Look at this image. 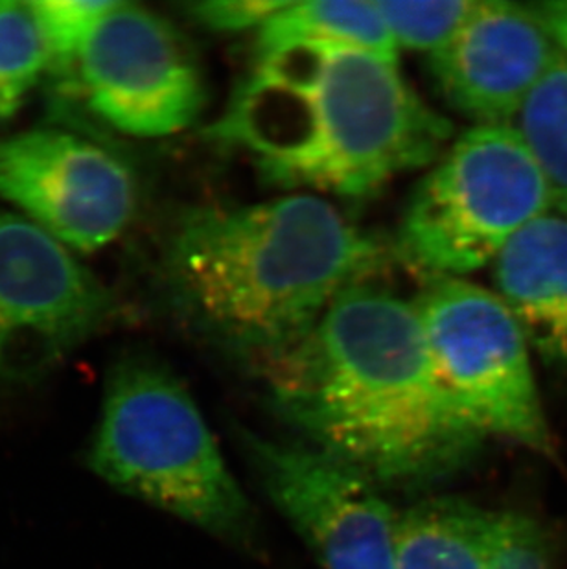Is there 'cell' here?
Masks as SVG:
<instances>
[{
	"instance_id": "obj_1",
	"label": "cell",
	"mask_w": 567,
	"mask_h": 569,
	"mask_svg": "<svg viewBox=\"0 0 567 569\" xmlns=\"http://www.w3.org/2000/svg\"><path fill=\"white\" fill-rule=\"evenodd\" d=\"M258 369L289 425L380 489L445 481L487 441L440 380L412 301L370 280Z\"/></svg>"
},
{
	"instance_id": "obj_2",
	"label": "cell",
	"mask_w": 567,
	"mask_h": 569,
	"mask_svg": "<svg viewBox=\"0 0 567 569\" xmlns=\"http://www.w3.org/2000/svg\"><path fill=\"white\" fill-rule=\"evenodd\" d=\"M210 133L246 153L271 187L359 201L439 161L454 126L397 61L291 41L255 52Z\"/></svg>"
},
{
	"instance_id": "obj_3",
	"label": "cell",
	"mask_w": 567,
	"mask_h": 569,
	"mask_svg": "<svg viewBox=\"0 0 567 569\" xmlns=\"http://www.w3.org/2000/svg\"><path fill=\"white\" fill-rule=\"evenodd\" d=\"M384 249L317 193L198 207L171 227V305L230 355L262 366L297 343L336 297L370 280Z\"/></svg>"
},
{
	"instance_id": "obj_4",
	"label": "cell",
	"mask_w": 567,
	"mask_h": 569,
	"mask_svg": "<svg viewBox=\"0 0 567 569\" xmlns=\"http://www.w3.org/2000/svg\"><path fill=\"white\" fill-rule=\"evenodd\" d=\"M87 465L122 495L241 551L260 546L251 501L201 409L162 361L122 356L109 369Z\"/></svg>"
},
{
	"instance_id": "obj_5",
	"label": "cell",
	"mask_w": 567,
	"mask_h": 569,
	"mask_svg": "<svg viewBox=\"0 0 567 569\" xmlns=\"http://www.w3.org/2000/svg\"><path fill=\"white\" fill-rule=\"evenodd\" d=\"M547 212L549 192L516 128L471 126L418 181L398 251L426 279H465Z\"/></svg>"
},
{
	"instance_id": "obj_6",
	"label": "cell",
	"mask_w": 567,
	"mask_h": 569,
	"mask_svg": "<svg viewBox=\"0 0 567 569\" xmlns=\"http://www.w3.org/2000/svg\"><path fill=\"white\" fill-rule=\"evenodd\" d=\"M412 307L435 369L466 419L487 439L557 462L533 352L501 299L466 279H428Z\"/></svg>"
},
{
	"instance_id": "obj_7",
	"label": "cell",
	"mask_w": 567,
	"mask_h": 569,
	"mask_svg": "<svg viewBox=\"0 0 567 569\" xmlns=\"http://www.w3.org/2000/svg\"><path fill=\"white\" fill-rule=\"evenodd\" d=\"M52 94L61 114L80 103L92 119L137 139L185 131L207 108L203 67L190 41L167 17L126 0L92 24Z\"/></svg>"
},
{
	"instance_id": "obj_8",
	"label": "cell",
	"mask_w": 567,
	"mask_h": 569,
	"mask_svg": "<svg viewBox=\"0 0 567 569\" xmlns=\"http://www.w3.org/2000/svg\"><path fill=\"white\" fill-rule=\"evenodd\" d=\"M115 313L113 293L69 248L0 209V402L49 380Z\"/></svg>"
},
{
	"instance_id": "obj_9",
	"label": "cell",
	"mask_w": 567,
	"mask_h": 569,
	"mask_svg": "<svg viewBox=\"0 0 567 569\" xmlns=\"http://www.w3.org/2000/svg\"><path fill=\"white\" fill-rule=\"evenodd\" d=\"M139 196L131 164L92 134L59 126L0 137V199L70 251L117 242Z\"/></svg>"
},
{
	"instance_id": "obj_10",
	"label": "cell",
	"mask_w": 567,
	"mask_h": 569,
	"mask_svg": "<svg viewBox=\"0 0 567 569\" xmlns=\"http://www.w3.org/2000/svg\"><path fill=\"white\" fill-rule=\"evenodd\" d=\"M258 483L321 569H395L398 515L364 473L325 451L241 431Z\"/></svg>"
},
{
	"instance_id": "obj_11",
	"label": "cell",
	"mask_w": 567,
	"mask_h": 569,
	"mask_svg": "<svg viewBox=\"0 0 567 569\" xmlns=\"http://www.w3.org/2000/svg\"><path fill=\"white\" fill-rule=\"evenodd\" d=\"M558 52L527 6L477 0L457 32L429 54V74L448 106L474 126L513 124Z\"/></svg>"
},
{
	"instance_id": "obj_12",
	"label": "cell",
	"mask_w": 567,
	"mask_h": 569,
	"mask_svg": "<svg viewBox=\"0 0 567 569\" xmlns=\"http://www.w3.org/2000/svg\"><path fill=\"white\" fill-rule=\"evenodd\" d=\"M494 266L501 299L530 352L567 372V218L547 212L501 251Z\"/></svg>"
},
{
	"instance_id": "obj_13",
	"label": "cell",
	"mask_w": 567,
	"mask_h": 569,
	"mask_svg": "<svg viewBox=\"0 0 567 569\" xmlns=\"http://www.w3.org/2000/svg\"><path fill=\"white\" fill-rule=\"evenodd\" d=\"M507 510L431 498L398 515L395 569H494Z\"/></svg>"
},
{
	"instance_id": "obj_14",
	"label": "cell",
	"mask_w": 567,
	"mask_h": 569,
	"mask_svg": "<svg viewBox=\"0 0 567 569\" xmlns=\"http://www.w3.org/2000/svg\"><path fill=\"white\" fill-rule=\"evenodd\" d=\"M291 41L342 44L397 61L398 49L375 0L288 2L258 30L255 50Z\"/></svg>"
},
{
	"instance_id": "obj_15",
	"label": "cell",
	"mask_w": 567,
	"mask_h": 569,
	"mask_svg": "<svg viewBox=\"0 0 567 569\" xmlns=\"http://www.w3.org/2000/svg\"><path fill=\"white\" fill-rule=\"evenodd\" d=\"M540 170L551 210L567 218V56L558 52L513 122Z\"/></svg>"
},
{
	"instance_id": "obj_16",
	"label": "cell",
	"mask_w": 567,
	"mask_h": 569,
	"mask_svg": "<svg viewBox=\"0 0 567 569\" xmlns=\"http://www.w3.org/2000/svg\"><path fill=\"white\" fill-rule=\"evenodd\" d=\"M50 49L33 0H0V126L49 78Z\"/></svg>"
},
{
	"instance_id": "obj_17",
	"label": "cell",
	"mask_w": 567,
	"mask_h": 569,
	"mask_svg": "<svg viewBox=\"0 0 567 569\" xmlns=\"http://www.w3.org/2000/svg\"><path fill=\"white\" fill-rule=\"evenodd\" d=\"M477 0L395 2L375 0L392 41L401 49L434 54L470 16Z\"/></svg>"
},
{
	"instance_id": "obj_18",
	"label": "cell",
	"mask_w": 567,
	"mask_h": 569,
	"mask_svg": "<svg viewBox=\"0 0 567 569\" xmlns=\"http://www.w3.org/2000/svg\"><path fill=\"white\" fill-rule=\"evenodd\" d=\"M115 0H33L50 49L52 86L69 74L83 39Z\"/></svg>"
},
{
	"instance_id": "obj_19",
	"label": "cell",
	"mask_w": 567,
	"mask_h": 569,
	"mask_svg": "<svg viewBox=\"0 0 567 569\" xmlns=\"http://www.w3.org/2000/svg\"><path fill=\"white\" fill-rule=\"evenodd\" d=\"M555 542L551 532L535 516L507 510L501 548L494 569H553Z\"/></svg>"
},
{
	"instance_id": "obj_20",
	"label": "cell",
	"mask_w": 567,
	"mask_h": 569,
	"mask_svg": "<svg viewBox=\"0 0 567 569\" xmlns=\"http://www.w3.org/2000/svg\"><path fill=\"white\" fill-rule=\"evenodd\" d=\"M288 4L271 0H203L185 6L187 16L210 32H243L260 28Z\"/></svg>"
},
{
	"instance_id": "obj_21",
	"label": "cell",
	"mask_w": 567,
	"mask_h": 569,
	"mask_svg": "<svg viewBox=\"0 0 567 569\" xmlns=\"http://www.w3.org/2000/svg\"><path fill=\"white\" fill-rule=\"evenodd\" d=\"M527 8L549 33L558 50L567 56V0H546L527 4Z\"/></svg>"
}]
</instances>
